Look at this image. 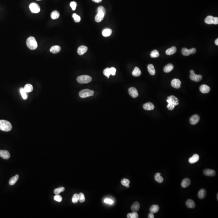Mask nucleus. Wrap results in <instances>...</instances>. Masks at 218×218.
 I'll return each instance as SVG.
<instances>
[{
    "label": "nucleus",
    "mask_w": 218,
    "mask_h": 218,
    "mask_svg": "<svg viewBox=\"0 0 218 218\" xmlns=\"http://www.w3.org/2000/svg\"><path fill=\"white\" fill-rule=\"evenodd\" d=\"M167 102L168 103L167 108L169 110H173L175 106L179 105V99L173 95L168 96Z\"/></svg>",
    "instance_id": "1"
},
{
    "label": "nucleus",
    "mask_w": 218,
    "mask_h": 218,
    "mask_svg": "<svg viewBox=\"0 0 218 218\" xmlns=\"http://www.w3.org/2000/svg\"><path fill=\"white\" fill-rule=\"evenodd\" d=\"M12 127L10 122L4 120H0V130L3 131L9 132L11 130Z\"/></svg>",
    "instance_id": "2"
},
{
    "label": "nucleus",
    "mask_w": 218,
    "mask_h": 218,
    "mask_svg": "<svg viewBox=\"0 0 218 218\" xmlns=\"http://www.w3.org/2000/svg\"><path fill=\"white\" fill-rule=\"evenodd\" d=\"M27 46L31 50H35L38 47V44L35 38L32 36H30L28 38L26 41Z\"/></svg>",
    "instance_id": "3"
},
{
    "label": "nucleus",
    "mask_w": 218,
    "mask_h": 218,
    "mask_svg": "<svg viewBox=\"0 0 218 218\" xmlns=\"http://www.w3.org/2000/svg\"><path fill=\"white\" fill-rule=\"evenodd\" d=\"M92 78L88 75L80 76L77 78V81L80 84H87L91 81Z\"/></svg>",
    "instance_id": "4"
},
{
    "label": "nucleus",
    "mask_w": 218,
    "mask_h": 218,
    "mask_svg": "<svg viewBox=\"0 0 218 218\" xmlns=\"http://www.w3.org/2000/svg\"><path fill=\"white\" fill-rule=\"evenodd\" d=\"M94 91L89 89H84L79 92V96L83 98H86L90 96H92L94 95Z\"/></svg>",
    "instance_id": "5"
},
{
    "label": "nucleus",
    "mask_w": 218,
    "mask_h": 218,
    "mask_svg": "<svg viewBox=\"0 0 218 218\" xmlns=\"http://www.w3.org/2000/svg\"><path fill=\"white\" fill-rule=\"evenodd\" d=\"M205 22L208 24H218V18L209 15L205 18Z\"/></svg>",
    "instance_id": "6"
},
{
    "label": "nucleus",
    "mask_w": 218,
    "mask_h": 218,
    "mask_svg": "<svg viewBox=\"0 0 218 218\" xmlns=\"http://www.w3.org/2000/svg\"><path fill=\"white\" fill-rule=\"evenodd\" d=\"M191 74L190 75V78L193 81L198 82L202 80V77L201 75H197L195 74L194 71L193 70H191L190 71Z\"/></svg>",
    "instance_id": "7"
},
{
    "label": "nucleus",
    "mask_w": 218,
    "mask_h": 218,
    "mask_svg": "<svg viewBox=\"0 0 218 218\" xmlns=\"http://www.w3.org/2000/svg\"><path fill=\"white\" fill-rule=\"evenodd\" d=\"M30 9L33 13H39L40 11V7L38 4L36 3H32L30 5Z\"/></svg>",
    "instance_id": "8"
},
{
    "label": "nucleus",
    "mask_w": 218,
    "mask_h": 218,
    "mask_svg": "<svg viewBox=\"0 0 218 218\" xmlns=\"http://www.w3.org/2000/svg\"><path fill=\"white\" fill-rule=\"evenodd\" d=\"M171 84L173 88L178 89L180 88L181 83L179 79L175 78L172 80Z\"/></svg>",
    "instance_id": "9"
},
{
    "label": "nucleus",
    "mask_w": 218,
    "mask_h": 218,
    "mask_svg": "<svg viewBox=\"0 0 218 218\" xmlns=\"http://www.w3.org/2000/svg\"><path fill=\"white\" fill-rule=\"evenodd\" d=\"M200 118L199 115L195 114L192 116L190 119V123L192 125H195L197 124L199 121Z\"/></svg>",
    "instance_id": "10"
},
{
    "label": "nucleus",
    "mask_w": 218,
    "mask_h": 218,
    "mask_svg": "<svg viewBox=\"0 0 218 218\" xmlns=\"http://www.w3.org/2000/svg\"><path fill=\"white\" fill-rule=\"evenodd\" d=\"M129 94L133 98H136L139 95L138 92L136 88L131 87L128 89Z\"/></svg>",
    "instance_id": "11"
},
{
    "label": "nucleus",
    "mask_w": 218,
    "mask_h": 218,
    "mask_svg": "<svg viewBox=\"0 0 218 218\" xmlns=\"http://www.w3.org/2000/svg\"><path fill=\"white\" fill-rule=\"evenodd\" d=\"M0 157L4 159H8L10 157V153L7 151L1 150H0Z\"/></svg>",
    "instance_id": "12"
},
{
    "label": "nucleus",
    "mask_w": 218,
    "mask_h": 218,
    "mask_svg": "<svg viewBox=\"0 0 218 218\" xmlns=\"http://www.w3.org/2000/svg\"><path fill=\"white\" fill-rule=\"evenodd\" d=\"M203 173L205 175L210 177H213L216 174L215 171L210 169H206L204 170Z\"/></svg>",
    "instance_id": "13"
},
{
    "label": "nucleus",
    "mask_w": 218,
    "mask_h": 218,
    "mask_svg": "<svg viewBox=\"0 0 218 218\" xmlns=\"http://www.w3.org/2000/svg\"><path fill=\"white\" fill-rule=\"evenodd\" d=\"M199 90L202 93H208L211 90V89L210 87L207 85L203 84L200 87Z\"/></svg>",
    "instance_id": "14"
},
{
    "label": "nucleus",
    "mask_w": 218,
    "mask_h": 218,
    "mask_svg": "<svg viewBox=\"0 0 218 218\" xmlns=\"http://www.w3.org/2000/svg\"><path fill=\"white\" fill-rule=\"evenodd\" d=\"M87 50H88V48L87 47V46L83 45V46H79V48H78L77 52H78V55H84L87 51Z\"/></svg>",
    "instance_id": "15"
},
{
    "label": "nucleus",
    "mask_w": 218,
    "mask_h": 218,
    "mask_svg": "<svg viewBox=\"0 0 218 218\" xmlns=\"http://www.w3.org/2000/svg\"><path fill=\"white\" fill-rule=\"evenodd\" d=\"M191 183V181L190 179L189 178H185L182 181L181 186L182 187L186 188L190 186Z\"/></svg>",
    "instance_id": "16"
},
{
    "label": "nucleus",
    "mask_w": 218,
    "mask_h": 218,
    "mask_svg": "<svg viewBox=\"0 0 218 218\" xmlns=\"http://www.w3.org/2000/svg\"><path fill=\"white\" fill-rule=\"evenodd\" d=\"M143 108L146 110H152L154 109V106L153 103L150 102L146 103L143 105Z\"/></svg>",
    "instance_id": "17"
},
{
    "label": "nucleus",
    "mask_w": 218,
    "mask_h": 218,
    "mask_svg": "<svg viewBox=\"0 0 218 218\" xmlns=\"http://www.w3.org/2000/svg\"><path fill=\"white\" fill-rule=\"evenodd\" d=\"M105 14L102 12H98L95 17V21L96 22H100L103 20Z\"/></svg>",
    "instance_id": "18"
},
{
    "label": "nucleus",
    "mask_w": 218,
    "mask_h": 218,
    "mask_svg": "<svg viewBox=\"0 0 218 218\" xmlns=\"http://www.w3.org/2000/svg\"><path fill=\"white\" fill-rule=\"evenodd\" d=\"M199 160V156L198 154H194L193 155V156L189 158V163L193 164L198 162Z\"/></svg>",
    "instance_id": "19"
},
{
    "label": "nucleus",
    "mask_w": 218,
    "mask_h": 218,
    "mask_svg": "<svg viewBox=\"0 0 218 218\" xmlns=\"http://www.w3.org/2000/svg\"><path fill=\"white\" fill-rule=\"evenodd\" d=\"M177 50V48L175 46H173L168 49H167L166 51V53L167 55H172L176 52Z\"/></svg>",
    "instance_id": "20"
},
{
    "label": "nucleus",
    "mask_w": 218,
    "mask_h": 218,
    "mask_svg": "<svg viewBox=\"0 0 218 218\" xmlns=\"http://www.w3.org/2000/svg\"><path fill=\"white\" fill-rule=\"evenodd\" d=\"M206 195V191L204 189H202L199 191L198 193V198L200 199H203L205 198Z\"/></svg>",
    "instance_id": "21"
},
{
    "label": "nucleus",
    "mask_w": 218,
    "mask_h": 218,
    "mask_svg": "<svg viewBox=\"0 0 218 218\" xmlns=\"http://www.w3.org/2000/svg\"><path fill=\"white\" fill-rule=\"evenodd\" d=\"M174 68V66L171 64H169L164 66V72L169 73L173 70Z\"/></svg>",
    "instance_id": "22"
},
{
    "label": "nucleus",
    "mask_w": 218,
    "mask_h": 218,
    "mask_svg": "<svg viewBox=\"0 0 218 218\" xmlns=\"http://www.w3.org/2000/svg\"><path fill=\"white\" fill-rule=\"evenodd\" d=\"M140 207V205L139 203L138 202H135L133 204V205H132L131 209L132 211L134 212H137L139 211Z\"/></svg>",
    "instance_id": "23"
},
{
    "label": "nucleus",
    "mask_w": 218,
    "mask_h": 218,
    "mask_svg": "<svg viewBox=\"0 0 218 218\" xmlns=\"http://www.w3.org/2000/svg\"><path fill=\"white\" fill-rule=\"evenodd\" d=\"M60 50H61V47L60 46H58V45H55V46H52L50 49L51 52L53 53H54V54L59 53Z\"/></svg>",
    "instance_id": "24"
},
{
    "label": "nucleus",
    "mask_w": 218,
    "mask_h": 218,
    "mask_svg": "<svg viewBox=\"0 0 218 218\" xmlns=\"http://www.w3.org/2000/svg\"><path fill=\"white\" fill-rule=\"evenodd\" d=\"M186 205L189 208H194L196 206L194 202L192 199H188L186 202Z\"/></svg>",
    "instance_id": "25"
},
{
    "label": "nucleus",
    "mask_w": 218,
    "mask_h": 218,
    "mask_svg": "<svg viewBox=\"0 0 218 218\" xmlns=\"http://www.w3.org/2000/svg\"><path fill=\"white\" fill-rule=\"evenodd\" d=\"M154 179L156 181L159 183H162L164 180L163 177L161 176V174L160 173H157L155 174Z\"/></svg>",
    "instance_id": "26"
},
{
    "label": "nucleus",
    "mask_w": 218,
    "mask_h": 218,
    "mask_svg": "<svg viewBox=\"0 0 218 218\" xmlns=\"http://www.w3.org/2000/svg\"><path fill=\"white\" fill-rule=\"evenodd\" d=\"M159 210V206L158 205H153L149 209L150 212L153 213H156L158 212Z\"/></svg>",
    "instance_id": "27"
},
{
    "label": "nucleus",
    "mask_w": 218,
    "mask_h": 218,
    "mask_svg": "<svg viewBox=\"0 0 218 218\" xmlns=\"http://www.w3.org/2000/svg\"><path fill=\"white\" fill-rule=\"evenodd\" d=\"M147 69L151 75H155V69L154 68V66L152 64L148 65L147 66Z\"/></svg>",
    "instance_id": "28"
},
{
    "label": "nucleus",
    "mask_w": 218,
    "mask_h": 218,
    "mask_svg": "<svg viewBox=\"0 0 218 218\" xmlns=\"http://www.w3.org/2000/svg\"><path fill=\"white\" fill-rule=\"evenodd\" d=\"M112 33V30L111 29L109 28H106L103 30L102 35L104 37H108L110 36Z\"/></svg>",
    "instance_id": "29"
},
{
    "label": "nucleus",
    "mask_w": 218,
    "mask_h": 218,
    "mask_svg": "<svg viewBox=\"0 0 218 218\" xmlns=\"http://www.w3.org/2000/svg\"><path fill=\"white\" fill-rule=\"evenodd\" d=\"M18 179H19V175L18 174H16L15 177H12L10 179L9 182V183L10 186H13L14 184H15Z\"/></svg>",
    "instance_id": "30"
},
{
    "label": "nucleus",
    "mask_w": 218,
    "mask_h": 218,
    "mask_svg": "<svg viewBox=\"0 0 218 218\" xmlns=\"http://www.w3.org/2000/svg\"><path fill=\"white\" fill-rule=\"evenodd\" d=\"M24 90L26 93H30L32 91L33 89V86L31 84H26L24 88Z\"/></svg>",
    "instance_id": "31"
},
{
    "label": "nucleus",
    "mask_w": 218,
    "mask_h": 218,
    "mask_svg": "<svg viewBox=\"0 0 218 218\" xmlns=\"http://www.w3.org/2000/svg\"><path fill=\"white\" fill-rule=\"evenodd\" d=\"M132 74L133 76L135 77H139L141 74V71L138 67H135L133 71Z\"/></svg>",
    "instance_id": "32"
},
{
    "label": "nucleus",
    "mask_w": 218,
    "mask_h": 218,
    "mask_svg": "<svg viewBox=\"0 0 218 218\" xmlns=\"http://www.w3.org/2000/svg\"><path fill=\"white\" fill-rule=\"evenodd\" d=\"M59 16H60L59 13L57 11H53L51 15V18L53 19H58L59 18Z\"/></svg>",
    "instance_id": "33"
},
{
    "label": "nucleus",
    "mask_w": 218,
    "mask_h": 218,
    "mask_svg": "<svg viewBox=\"0 0 218 218\" xmlns=\"http://www.w3.org/2000/svg\"><path fill=\"white\" fill-rule=\"evenodd\" d=\"M121 182V184L123 186L126 187L127 188H128L130 187V186H129L130 181L128 179H122Z\"/></svg>",
    "instance_id": "34"
},
{
    "label": "nucleus",
    "mask_w": 218,
    "mask_h": 218,
    "mask_svg": "<svg viewBox=\"0 0 218 218\" xmlns=\"http://www.w3.org/2000/svg\"><path fill=\"white\" fill-rule=\"evenodd\" d=\"M127 218H139V215L138 213L137 212L133 211L131 213H128L127 214Z\"/></svg>",
    "instance_id": "35"
},
{
    "label": "nucleus",
    "mask_w": 218,
    "mask_h": 218,
    "mask_svg": "<svg viewBox=\"0 0 218 218\" xmlns=\"http://www.w3.org/2000/svg\"><path fill=\"white\" fill-rule=\"evenodd\" d=\"M181 52L183 55L186 56H189L191 54L190 50L187 49L186 48H183V49H182Z\"/></svg>",
    "instance_id": "36"
},
{
    "label": "nucleus",
    "mask_w": 218,
    "mask_h": 218,
    "mask_svg": "<svg viewBox=\"0 0 218 218\" xmlns=\"http://www.w3.org/2000/svg\"><path fill=\"white\" fill-rule=\"evenodd\" d=\"M159 53L157 50H153L150 53V56L152 58H156L159 56Z\"/></svg>",
    "instance_id": "37"
},
{
    "label": "nucleus",
    "mask_w": 218,
    "mask_h": 218,
    "mask_svg": "<svg viewBox=\"0 0 218 218\" xmlns=\"http://www.w3.org/2000/svg\"><path fill=\"white\" fill-rule=\"evenodd\" d=\"M19 90H20V93L21 94L23 99H25V100L26 99L28 98V96L27 95L26 93L24 90V88H20Z\"/></svg>",
    "instance_id": "38"
},
{
    "label": "nucleus",
    "mask_w": 218,
    "mask_h": 218,
    "mask_svg": "<svg viewBox=\"0 0 218 218\" xmlns=\"http://www.w3.org/2000/svg\"><path fill=\"white\" fill-rule=\"evenodd\" d=\"M65 188L64 187H60L58 188H57L54 191V193L55 195H59L61 192H64Z\"/></svg>",
    "instance_id": "39"
},
{
    "label": "nucleus",
    "mask_w": 218,
    "mask_h": 218,
    "mask_svg": "<svg viewBox=\"0 0 218 218\" xmlns=\"http://www.w3.org/2000/svg\"><path fill=\"white\" fill-rule=\"evenodd\" d=\"M79 195L77 193H75L73 196L72 198V202L74 204H76L78 202V201H79Z\"/></svg>",
    "instance_id": "40"
},
{
    "label": "nucleus",
    "mask_w": 218,
    "mask_h": 218,
    "mask_svg": "<svg viewBox=\"0 0 218 218\" xmlns=\"http://www.w3.org/2000/svg\"><path fill=\"white\" fill-rule=\"evenodd\" d=\"M103 73L104 75L107 77L108 78H109V76L111 75L110 68H106V69L104 70V71H103Z\"/></svg>",
    "instance_id": "41"
},
{
    "label": "nucleus",
    "mask_w": 218,
    "mask_h": 218,
    "mask_svg": "<svg viewBox=\"0 0 218 218\" xmlns=\"http://www.w3.org/2000/svg\"><path fill=\"white\" fill-rule=\"evenodd\" d=\"M79 201L80 203H83L85 200V196L84 194L82 193H80L79 194Z\"/></svg>",
    "instance_id": "42"
},
{
    "label": "nucleus",
    "mask_w": 218,
    "mask_h": 218,
    "mask_svg": "<svg viewBox=\"0 0 218 218\" xmlns=\"http://www.w3.org/2000/svg\"><path fill=\"white\" fill-rule=\"evenodd\" d=\"M72 17L74 19V21H75L76 22H79L80 21V19H81L80 17L79 16V15H77V14L74 13V14H73Z\"/></svg>",
    "instance_id": "43"
},
{
    "label": "nucleus",
    "mask_w": 218,
    "mask_h": 218,
    "mask_svg": "<svg viewBox=\"0 0 218 218\" xmlns=\"http://www.w3.org/2000/svg\"><path fill=\"white\" fill-rule=\"evenodd\" d=\"M54 199L55 200L60 202L62 200V198L61 196H59V195H56V196H54Z\"/></svg>",
    "instance_id": "44"
},
{
    "label": "nucleus",
    "mask_w": 218,
    "mask_h": 218,
    "mask_svg": "<svg viewBox=\"0 0 218 218\" xmlns=\"http://www.w3.org/2000/svg\"><path fill=\"white\" fill-rule=\"evenodd\" d=\"M70 6L71 7L73 11H74V10H75L76 7H77V3L76 2H71L70 3Z\"/></svg>",
    "instance_id": "45"
},
{
    "label": "nucleus",
    "mask_w": 218,
    "mask_h": 218,
    "mask_svg": "<svg viewBox=\"0 0 218 218\" xmlns=\"http://www.w3.org/2000/svg\"><path fill=\"white\" fill-rule=\"evenodd\" d=\"M97 12H102V13H104V14H105L106 11L104 7L100 6L97 9Z\"/></svg>",
    "instance_id": "46"
},
{
    "label": "nucleus",
    "mask_w": 218,
    "mask_h": 218,
    "mask_svg": "<svg viewBox=\"0 0 218 218\" xmlns=\"http://www.w3.org/2000/svg\"><path fill=\"white\" fill-rule=\"evenodd\" d=\"M104 202L107 204H113V200H112V199H109V198L105 199H104Z\"/></svg>",
    "instance_id": "47"
},
{
    "label": "nucleus",
    "mask_w": 218,
    "mask_h": 218,
    "mask_svg": "<svg viewBox=\"0 0 218 218\" xmlns=\"http://www.w3.org/2000/svg\"><path fill=\"white\" fill-rule=\"evenodd\" d=\"M110 71L111 74L113 76H115L116 72V69L114 67H112L110 68Z\"/></svg>",
    "instance_id": "48"
},
{
    "label": "nucleus",
    "mask_w": 218,
    "mask_h": 218,
    "mask_svg": "<svg viewBox=\"0 0 218 218\" xmlns=\"http://www.w3.org/2000/svg\"><path fill=\"white\" fill-rule=\"evenodd\" d=\"M189 50L190 51L191 54H195L196 53V49L194 48H192V49H190Z\"/></svg>",
    "instance_id": "49"
},
{
    "label": "nucleus",
    "mask_w": 218,
    "mask_h": 218,
    "mask_svg": "<svg viewBox=\"0 0 218 218\" xmlns=\"http://www.w3.org/2000/svg\"><path fill=\"white\" fill-rule=\"evenodd\" d=\"M148 217L149 218H154V215L153 214V213H152V212L149 213V215H148Z\"/></svg>",
    "instance_id": "50"
},
{
    "label": "nucleus",
    "mask_w": 218,
    "mask_h": 218,
    "mask_svg": "<svg viewBox=\"0 0 218 218\" xmlns=\"http://www.w3.org/2000/svg\"><path fill=\"white\" fill-rule=\"evenodd\" d=\"M93 1L96 3H101L102 1V0H92Z\"/></svg>",
    "instance_id": "51"
},
{
    "label": "nucleus",
    "mask_w": 218,
    "mask_h": 218,
    "mask_svg": "<svg viewBox=\"0 0 218 218\" xmlns=\"http://www.w3.org/2000/svg\"><path fill=\"white\" fill-rule=\"evenodd\" d=\"M215 44H216V45H218V38H217L216 40L215 41Z\"/></svg>",
    "instance_id": "52"
},
{
    "label": "nucleus",
    "mask_w": 218,
    "mask_h": 218,
    "mask_svg": "<svg viewBox=\"0 0 218 218\" xmlns=\"http://www.w3.org/2000/svg\"><path fill=\"white\" fill-rule=\"evenodd\" d=\"M218 194H217V199H218Z\"/></svg>",
    "instance_id": "53"
},
{
    "label": "nucleus",
    "mask_w": 218,
    "mask_h": 218,
    "mask_svg": "<svg viewBox=\"0 0 218 218\" xmlns=\"http://www.w3.org/2000/svg\"><path fill=\"white\" fill-rule=\"evenodd\" d=\"M38 0V1H40V0Z\"/></svg>",
    "instance_id": "54"
}]
</instances>
